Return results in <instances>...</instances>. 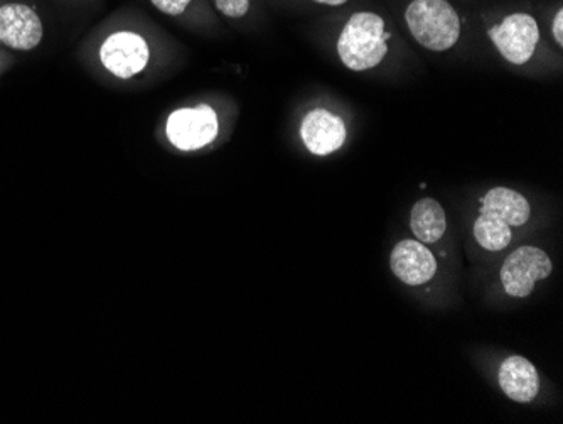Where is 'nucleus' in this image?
Listing matches in <instances>:
<instances>
[{
  "mask_svg": "<svg viewBox=\"0 0 563 424\" xmlns=\"http://www.w3.org/2000/svg\"><path fill=\"white\" fill-rule=\"evenodd\" d=\"M388 40L390 34L385 30L382 15L375 12H356L351 15L338 40V55L346 68L366 72L385 59Z\"/></svg>",
  "mask_w": 563,
  "mask_h": 424,
  "instance_id": "1",
  "label": "nucleus"
},
{
  "mask_svg": "<svg viewBox=\"0 0 563 424\" xmlns=\"http://www.w3.org/2000/svg\"><path fill=\"white\" fill-rule=\"evenodd\" d=\"M405 21L413 40L430 52H448L461 37V19L448 0H413Z\"/></svg>",
  "mask_w": 563,
  "mask_h": 424,
  "instance_id": "2",
  "label": "nucleus"
},
{
  "mask_svg": "<svg viewBox=\"0 0 563 424\" xmlns=\"http://www.w3.org/2000/svg\"><path fill=\"white\" fill-rule=\"evenodd\" d=\"M549 254L540 247L523 246L511 252L501 268V283L506 293L514 297H527L534 284L552 274Z\"/></svg>",
  "mask_w": 563,
  "mask_h": 424,
  "instance_id": "3",
  "label": "nucleus"
},
{
  "mask_svg": "<svg viewBox=\"0 0 563 424\" xmlns=\"http://www.w3.org/2000/svg\"><path fill=\"white\" fill-rule=\"evenodd\" d=\"M496 50L511 65L530 62L540 41L539 22L530 14H509L488 31Z\"/></svg>",
  "mask_w": 563,
  "mask_h": 424,
  "instance_id": "4",
  "label": "nucleus"
},
{
  "mask_svg": "<svg viewBox=\"0 0 563 424\" xmlns=\"http://www.w3.org/2000/svg\"><path fill=\"white\" fill-rule=\"evenodd\" d=\"M220 132L217 112L210 106L195 109H179L170 113L166 123V134L170 144L181 151H196L207 148Z\"/></svg>",
  "mask_w": 563,
  "mask_h": 424,
  "instance_id": "5",
  "label": "nucleus"
},
{
  "mask_svg": "<svg viewBox=\"0 0 563 424\" xmlns=\"http://www.w3.org/2000/svg\"><path fill=\"white\" fill-rule=\"evenodd\" d=\"M151 59L147 41L134 31H117L100 47V62L120 80L135 77Z\"/></svg>",
  "mask_w": 563,
  "mask_h": 424,
  "instance_id": "6",
  "label": "nucleus"
},
{
  "mask_svg": "<svg viewBox=\"0 0 563 424\" xmlns=\"http://www.w3.org/2000/svg\"><path fill=\"white\" fill-rule=\"evenodd\" d=\"M43 22L33 8L11 2L0 8V41L18 52H31L43 40Z\"/></svg>",
  "mask_w": 563,
  "mask_h": 424,
  "instance_id": "7",
  "label": "nucleus"
},
{
  "mask_svg": "<svg viewBox=\"0 0 563 424\" xmlns=\"http://www.w3.org/2000/svg\"><path fill=\"white\" fill-rule=\"evenodd\" d=\"M300 138L312 154L328 156L343 148L346 141V126L341 117L329 110H311L300 123Z\"/></svg>",
  "mask_w": 563,
  "mask_h": 424,
  "instance_id": "8",
  "label": "nucleus"
},
{
  "mask_svg": "<svg viewBox=\"0 0 563 424\" xmlns=\"http://www.w3.org/2000/svg\"><path fill=\"white\" fill-rule=\"evenodd\" d=\"M390 268L401 283L420 286L435 276L438 261L419 240H401L391 252Z\"/></svg>",
  "mask_w": 563,
  "mask_h": 424,
  "instance_id": "9",
  "label": "nucleus"
},
{
  "mask_svg": "<svg viewBox=\"0 0 563 424\" xmlns=\"http://www.w3.org/2000/svg\"><path fill=\"white\" fill-rule=\"evenodd\" d=\"M498 379L503 392L515 403H531L539 394V372L525 357H508L499 367Z\"/></svg>",
  "mask_w": 563,
  "mask_h": 424,
  "instance_id": "10",
  "label": "nucleus"
},
{
  "mask_svg": "<svg viewBox=\"0 0 563 424\" xmlns=\"http://www.w3.org/2000/svg\"><path fill=\"white\" fill-rule=\"evenodd\" d=\"M481 214L499 218L514 229L527 224L531 210L528 199L521 193L499 186L486 193L481 205Z\"/></svg>",
  "mask_w": 563,
  "mask_h": 424,
  "instance_id": "11",
  "label": "nucleus"
},
{
  "mask_svg": "<svg viewBox=\"0 0 563 424\" xmlns=\"http://www.w3.org/2000/svg\"><path fill=\"white\" fill-rule=\"evenodd\" d=\"M410 229L419 242H439L448 230V218L442 205L432 198H422L417 202L410 215Z\"/></svg>",
  "mask_w": 563,
  "mask_h": 424,
  "instance_id": "12",
  "label": "nucleus"
},
{
  "mask_svg": "<svg viewBox=\"0 0 563 424\" xmlns=\"http://www.w3.org/2000/svg\"><path fill=\"white\" fill-rule=\"evenodd\" d=\"M474 237L486 251L498 252L506 249L514 239L511 227L492 215H479L474 224Z\"/></svg>",
  "mask_w": 563,
  "mask_h": 424,
  "instance_id": "13",
  "label": "nucleus"
},
{
  "mask_svg": "<svg viewBox=\"0 0 563 424\" xmlns=\"http://www.w3.org/2000/svg\"><path fill=\"white\" fill-rule=\"evenodd\" d=\"M218 11L230 19H240L249 14L252 0H213Z\"/></svg>",
  "mask_w": 563,
  "mask_h": 424,
  "instance_id": "14",
  "label": "nucleus"
},
{
  "mask_svg": "<svg viewBox=\"0 0 563 424\" xmlns=\"http://www.w3.org/2000/svg\"><path fill=\"white\" fill-rule=\"evenodd\" d=\"M157 11L166 15H181L189 8L192 0H148Z\"/></svg>",
  "mask_w": 563,
  "mask_h": 424,
  "instance_id": "15",
  "label": "nucleus"
},
{
  "mask_svg": "<svg viewBox=\"0 0 563 424\" xmlns=\"http://www.w3.org/2000/svg\"><path fill=\"white\" fill-rule=\"evenodd\" d=\"M552 34L555 37L556 43L562 46L563 44V9L556 11L555 18L552 22Z\"/></svg>",
  "mask_w": 563,
  "mask_h": 424,
  "instance_id": "16",
  "label": "nucleus"
},
{
  "mask_svg": "<svg viewBox=\"0 0 563 424\" xmlns=\"http://www.w3.org/2000/svg\"><path fill=\"white\" fill-rule=\"evenodd\" d=\"M316 4L331 6V8H338V6L346 4L347 0H312Z\"/></svg>",
  "mask_w": 563,
  "mask_h": 424,
  "instance_id": "17",
  "label": "nucleus"
}]
</instances>
